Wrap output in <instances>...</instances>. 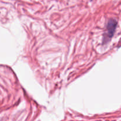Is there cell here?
<instances>
[{"instance_id": "cell-1", "label": "cell", "mask_w": 121, "mask_h": 121, "mask_svg": "<svg viewBox=\"0 0 121 121\" xmlns=\"http://www.w3.org/2000/svg\"><path fill=\"white\" fill-rule=\"evenodd\" d=\"M117 22L116 20L113 19H111L109 21L108 23L107 30H108V37L111 38L113 36L114 32L115 31L116 27H117Z\"/></svg>"}]
</instances>
